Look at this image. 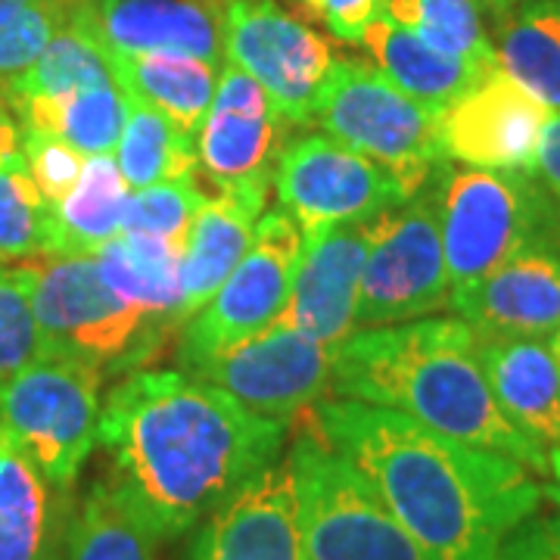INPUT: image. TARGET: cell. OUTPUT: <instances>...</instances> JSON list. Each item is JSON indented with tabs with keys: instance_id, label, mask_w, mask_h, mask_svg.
Here are the masks:
<instances>
[{
	"instance_id": "obj_46",
	"label": "cell",
	"mask_w": 560,
	"mask_h": 560,
	"mask_svg": "<svg viewBox=\"0 0 560 560\" xmlns=\"http://www.w3.org/2000/svg\"><path fill=\"white\" fill-rule=\"evenodd\" d=\"M548 346H551L555 359L560 361V327H558V330H555V334H551V337H548Z\"/></svg>"
},
{
	"instance_id": "obj_8",
	"label": "cell",
	"mask_w": 560,
	"mask_h": 560,
	"mask_svg": "<svg viewBox=\"0 0 560 560\" xmlns=\"http://www.w3.org/2000/svg\"><path fill=\"white\" fill-rule=\"evenodd\" d=\"M103 377L91 361L44 352L0 386V430L60 489L75 486L97 445Z\"/></svg>"
},
{
	"instance_id": "obj_3",
	"label": "cell",
	"mask_w": 560,
	"mask_h": 560,
	"mask_svg": "<svg viewBox=\"0 0 560 560\" xmlns=\"http://www.w3.org/2000/svg\"><path fill=\"white\" fill-rule=\"evenodd\" d=\"M334 399L393 408L442 436L548 474V455L508 420L480 361V334L464 318H420L355 330L340 342Z\"/></svg>"
},
{
	"instance_id": "obj_9",
	"label": "cell",
	"mask_w": 560,
	"mask_h": 560,
	"mask_svg": "<svg viewBox=\"0 0 560 560\" xmlns=\"http://www.w3.org/2000/svg\"><path fill=\"white\" fill-rule=\"evenodd\" d=\"M442 168L415 197L374 221L361 271L355 330L393 327L448 308L452 287L442 249Z\"/></svg>"
},
{
	"instance_id": "obj_15",
	"label": "cell",
	"mask_w": 560,
	"mask_h": 560,
	"mask_svg": "<svg viewBox=\"0 0 560 560\" xmlns=\"http://www.w3.org/2000/svg\"><path fill=\"white\" fill-rule=\"evenodd\" d=\"M548 116L533 94L495 69L442 109V153L467 168L533 175Z\"/></svg>"
},
{
	"instance_id": "obj_34",
	"label": "cell",
	"mask_w": 560,
	"mask_h": 560,
	"mask_svg": "<svg viewBox=\"0 0 560 560\" xmlns=\"http://www.w3.org/2000/svg\"><path fill=\"white\" fill-rule=\"evenodd\" d=\"M206 194L197 184V175H184L175 180H160L153 187L131 190L128 206H125V221L121 231H138V234H153L165 243L184 249V241L194 228V221L206 206Z\"/></svg>"
},
{
	"instance_id": "obj_39",
	"label": "cell",
	"mask_w": 560,
	"mask_h": 560,
	"mask_svg": "<svg viewBox=\"0 0 560 560\" xmlns=\"http://www.w3.org/2000/svg\"><path fill=\"white\" fill-rule=\"evenodd\" d=\"M501 560H560V514L539 511L508 539Z\"/></svg>"
},
{
	"instance_id": "obj_11",
	"label": "cell",
	"mask_w": 560,
	"mask_h": 560,
	"mask_svg": "<svg viewBox=\"0 0 560 560\" xmlns=\"http://www.w3.org/2000/svg\"><path fill=\"white\" fill-rule=\"evenodd\" d=\"M221 44L224 60L256 81L290 125L305 128L315 121L334 54L308 22L278 0H224Z\"/></svg>"
},
{
	"instance_id": "obj_28",
	"label": "cell",
	"mask_w": 560,
	"mask_h": 560,
	"mask_svg": "<svg viewBox=\"0 0 560 560\" xmlns=\"http://www.w3.org/2000/svg\"><path fill=\"white\" fill-rule=\"evenodd\" d=\"M16 116L22 128L50 131L84 156H101L119 147L128 119V94L116 81H106L60 101L22 103L16 106Z\"/></svg>"
},
{
	"instance_id": "obj_13",
	"label": "cell",
	"mask_w": 560,
	"mask_h": 560,
	"mask_svg": "<svg viewBox=\"0 0 560 560\" xmlns=\"http://www.w3.org/2000/svg\"><path fill=\"white\" fill-rule=\"evenodd\" d=\"M278 206L302 234L320 228L377 219L408 200L383 165L330 135H300L280 153L275 168Z\"/></svg>"
},
{
	"instance_id": "obj_24",
	"label": "cell",
	"mask_w": 560,
	"mask_h": 560,
	"mask_svg": "<svg viewBox=\"0 0 560 560\" xmlns=\"http://www.w3.org/2000/svg\"><path fill=\"white\" fill-rule=\"evenodd\" d=\"M361 44L386 79L433 109H445L448 103L458 101L464 91H470L482 75L495 72V69H480L474 62L445 57L427 40H420L415 32L401 28L386 16H381L364 32Z\"/></svg>"
},
{
	"instance_id": "obj_23",
	"label": "cell",
	"mask_w": 560,
	"mask_h": 560,
	"mask_svg": "<svg viewBox=\"0 0 560 560\" xmlns=\"http://www.w3.org/2000/svg\"><path fill=\"white\" fill-rule=\"evenodd\" d=\"M113 79L131 101L165 113L187 135L200 131L215 97L219 66L187 54H113Z\"/></svg>"
},
{
	"instance_id": "obj_12",
	"label": "cell",
	"mask_w": 560,
	"mask_h": 560,
	"mask_svg": "<svg viewBox=\"0 0 560 560\" xmlns=\"http://www.w3.org/2000/svg\"><path fill=\"white\" fill-rule=\"evenodd\" d=\"M337 355L340 346L308 340L283 324H271L184 374L219 386L259 418L290 423L324 399H334Z\"/></svg>"
},
{
	"instance_id": "obj_6",
	"label": "cell",
	"mask_w": 560,
	"mask_h": 560,
	"mask_svg": "<svg viewBox=\"0 0 560 560\" xmlns=\"http://www.w3.org/2000/svg\"><path fill=\"white\" fill-rule=\"evenodd\" d=\"M296 420L290 467L305 560H433L389 514L371 482L327 442L315 408Z\"/></svg>"
},
{
	"instance_id": "obj_47",
	"label": "cell",
	"mask_w": 560,
	"mask_h": 560,
	"mask_svg": "<svg viewBox=\"0 0 560 560\" xmlns=\"http://www.w3.org/2000/svg\"><path fill=\"white\" fill-rule=\"evenodd\" d=\"M558 3H560V0H558Z\"/></svg>"
},
{
	"instance_id": "obj_29",
	"label": "cell",
	"mask_w": 560,
	"mask_h": 560,
	"mask_svg": "<svg viewBox=\"0 0 560 560\" xmlns=\"http://www.w3.org/2000/svg\"><path fill=\"white\" fill-rule=\"evenodd\" d=\"M116 165L131 190L197 175V135H187L165 113L128 97V119L116 147Z\"/></svg>"
},
{
	"instance_id": "obj_35",
	"label": "cell",
	"mask_w": 560,
	"mask_h": 560,
	"mask_svg": "<svg viewBox=\"0 0 560 560\" xmlns=\"http://www.w3.org/2000/svg\"><path fill=\"white\" fill-rule=\"evenodd\" d=\"M72 7L75 0H40L32 7L0 13V88L3 91L22 79L32 69V62L44 54V47L69 25Z\"/></svg>"
},
{
	"instance_id": "obj_21",
	"label": "cell",
	"mask_w": 560,
	"mask_h": 560,
	"mask_svg": "<svg viewBox=\"0 0 560 560\" xmlns=\"http://www.w3.org/2000/svg\"><path fill=\"white\" fill-rule=\"evenodd\" d=\"M480 361L508 420L548 455L560 445V361L548 340L482 337Z\"/></svg>"
},
{
	"instance_id": "obj_4",
	"label": "cell",
	"mask_w": 560,
	"mask_h": 560,
	"mask_svg": "<svg viewBox=\"0 0 560 560\" xmlns=\"http://www.w3.org/2000/svg\"><path fill=\"white\" fill-rule=\"evenodd\" d=\"M20 268L28 278L44 352L91 361L103 374H125L147 364L175 334L121 300L94 256L40 253Z\"/></svg>"
},
{
	"instance_id": "obj_22",
	"label": "cell",
	"mask_w": 560,
	"mask_h": 560,
	"mask_svg": "<svg viewBox=\"0 0 560 560\" xmlns=\"http://www.w3.org/2000/svg\"><path fill=\"white\" fill-rule=\"evenodd\" d=\"M265 202V197L253 194H219L206 200L178 259L180 327L219 293L228 275L241 265Z\"/></svg>"
},
{
	"instance_id": "obj_20",
	"label": "cell",
	"mask_w": 560,
	"mask_h": 560,
	"mask_svg": "<svg viewBox=\"0 0 560 560\" xmlns=\"http://www.w3.org/2000/svg\"><path fill=\"white\" fill-rule=\"evenodd\" d=\"M72 489H60L0 430V560H66Z\"/></svg>"
},
{
	"instance_id": "obj_43",
	"label": "cell",
	"mask_w": 560,
	"mask_h": 560,
	"mask_svg": "<svg viewBox=\"0 0 560 560\" xmlns=\"http://www.w3.org/2000/svg\"><path fill=\"white\" fill-rule=\"evenodd\" d=\"M548 474H551L560 486V445H555V448L548 452Z\"/></svg>"
},
{
	"instance_id": "obj_25",
	"label": "cell",
	"mask_w": 560,
	"mask_h": 560,
	"mask_svg": "<svg viewBox=\"0 0 560 560\" xmlns=\"http://www.w3.org/2000/svg\"><path fill=\"white\" fill-rule=\"evenodd\" d=\"M128 197L131 187L121 178L116 160L109 153L88 156L79 184L50 206L47 253L94 256L121 234Z\"/></svg>"
},
{
	"instance_id": "obj_36",
	"label": "cell",
	"mask_w": 560,
	"mask_h": 560,
	"mask_svg": "<svg viewBox=\"0 0 560 560\" xmlns=\"http://www.w3.org/2000/svg\"><path fill=\"white\" fill-rule=\"evenodd\" d=\"M38 355H44V340L32 308L28 278L20 265H0V386Z\"/></svg>"
},
{
	"instance_id": "obj_1",
	"label": "cell",
	"mask_w": 560,
	"mask_h": 560,
	"mask_svg": "<svg viewBox=\"0 0 560 560\" xmlns=\"http://www.w3.org/2000/svg\"><path fill=\"white\" fill-rule=\"evenodd\" d=\"M287 427L184 371H131L103 401L97 442L128 511L153 539H178L280 460Z\"/></svg>"
},
{
	"instance_id": "obj_44",
	"label": "cell",
	"mask_w": 560,
	"mask_h": 560,
	"mask_svg": "<svg viewBox=\"0 0 560 560\" xmlns=\"http://www.w3.org/2000/svg\"><path fill=\"white\" fill-rule=\"evenodd\" d=\"M545 501H548V504H551V508H555V511L560 514V486L558 482H555V486H545Z\"/></svg>"
},
{
	"instance_id": "obj_10",
	"label": "cell",
	"mask_w": 560,
	"mask_h": 560,
	"mask_svg": "<svg viewBox=\"0 0 560 560\" xmlns=\"http://www.w3.org/2000/svg\"><path fill=\"white\" fill-rule=\"evenodd\" d=\"M302 256V231L287 209H268L256 221V234L241 265L228 275L219 293L180 327V371L234 349L280 318Z\"/></svg>"
},
{
	"instance_id": "obj_7",
	"label": "cell",
	"mask_w": 560,
	"mask_h": 560,
	"mask_svg": "<svg viewBox=\"0 0 560 560\" xmlns=\"http://www.w3.org/2000/svg\"><path fill=\"white\" fill-rule=\"evenodd\" d=\"M442 109L415 101L371 62L334 57L315 103L324 135L383 165L415 197L445 165L440 140Z\"/></svg>"
},
{
	"instance_id": "obj_16",
	"label": "cell",
	"mask_w": 560,
	"mask_h": 560,
	"mask_svg": "<svg viewBox=\"0 0 560 560\" xmlns=\"http://www.w3.org/2000/svg\"><path fill=\"white\" fill-rule=\"evenodd\" d=\"M374 221H352L302 234V256L287 305L275 324L302 337L340 346L355 334L361 271Z\"/></svg>"
},
{
	"instance_id": "obj_33",
	"label": "cell",
	"mask_w": 560,
	"mask_h": 560,
	"mask_svg": "<svg viewBox=\"0 0 560 560\" xmlns=\"http://www.w3.org/2000/svg\"><path fill=\"white\" fill-rule=\"evenodd\" d=\"M47 224L50 206L16 153L0 165V265L47 253Z\"/></svg>"
},
{
	"instance_id": "obj_31",
	"label": "cell",
	"mask_w": 560,
	"mask_h": 560,
	"mask_svg": "<svg viewBox=\"0 0 560 560\" xmlns=\"http://www.w3.org/2000/svg\"><path fill=\"white\" fill-rule=\"evenodd\" d=\"M153 533L128 511L109 480H97L72 511L66 560H153Z\"/></svg>"
},
{
	"instance_id": "obj_27",
	"label": "cell",
	"mask_w": 560,
	"mask_h": 560,
	"mask_svg": "<svg viewBox=\"0 0 560 560\" xmlns=\"http://www.w3.org/2000/svg\"><path fill=\"white\" fill-rule=\"evenodd\" d=\"M499 69L533 94L548 113H560V3L523 0L492 28Z\"/></svg>"
},
{
	"instance_id": "obj_17",
	"label": "cell",
	"mask_w": 560,
	"mask_h": 560,
	"mask_svg": "<svg viewBox=\"0 0 560 560\" xmlns=\"http://www.w3.org/2000/svg\"><path fill=\"white\" fill-rule=\"evenodd\" d=\"M224 0H75L69 25L113 54H187L219 66Z\"/></svg>"
},
{
	"instance_id": "obj_26",
	"label": "cell",
	"mask_w": 560,
	"mask_h": 560,
	"mask_svg": "<svg viewBox=\"0 0 560 560\" xmlns=\"http://www.w3.org/2000/svg\"><path fill=\"white\" fill-rule=\"evenodd\" d=\"M103 280L121 300L135 302L140 312L160 320L172 330H180V249L153 234L121 231L94 253Z\"/></svg>"
},
{
	"instance_id": "obj_41",
	"label": "cell",
	"mask_w": 560,
	"mask_h": 560,
	"mask_svg": "<svg viewBox=\"0 0 560 560\" xmlns=\"http://www.w3.org/2000/svg\"><path fill=\"white\" fill-rule=\"evenodd\" d=\"M20 140H22V125L16 109H13V101L10 94L0 88V165L20 153Z\"/></svg>"
},
{
	"instance_id": "obj_2",
	"label": "cell",
	"mask_w": 560,
	"mask_h": 560,
	"mask_svg": "<svg viewBox=\"0 0 560 560\" xmlns=\"http://www.w3.org/2000/svg\"><path fill=\"white\" fill-rule=\"evenodd\" d=\"M315 420L433 560H501L508 539L545 504V486L521 460L393 408L324 399Z\"/></svg>"
},
{
	"instance_id": "obj_5",
	"label": "cell",
	"mask_w": 560,
	"mask_h": 560,
	"mask_svg": "<svg viewBox=\"0 0 560 560\" xmlns=\"http://www.w3.org/2000/svg\"><path fill=\"white\" fill-rule=\"evenodd\" d=\"M440 221L452 296L533 246L560 243V202L526 172L445 162Z\"/></svg>"
},
{
	"instance_id": "obj_42",
	"label": "cell",
	"mask_w": 560,
	"mask_h": 560,
	"mask_svg": "<svg viewBox=\"0 0 560 560\" xmlns=\"http://www.w3.org/2000/svg\"><path fill=\"white\" fill-rule=\"evenodd\" d=\"M480 3L486 7V10H489L492 22H499V20H504V16H508L511 10H517L523 0H480Z\"/></svg>"
},
{
	"instance_id": "obj_14",
	"label": "cell",
	"mask_w": 560,
	"mask_h": 560,
	"mask_svg": "<svg viewBox=\"0 0 560 560\" xmlns=\"http://www.w3.org/2000/svg\"><path fill=\"white\" fill-rule=\"evenodd\" d=\"M290 121L268 94L237 66H224L215 97L197 131L202 172L221 194H253L268 200L280 153L290 143Z\"/></svg>"
},
{
	"instance_id": "obj_18",
	"label": "cell",
	"mask_w": 560,
	"mask_h": 560,
	"mask_svg": "<svg viewBox=\"0 0 560 560\" xmlns=\"http://www.w3.org/2000/svg\"><path fill=\"white\" fill-rule=\"evenodd\" d=\"M190 560H305L290 458L268 464L202 521Z\"/></svg>"
},
{
	"instance_id": "obj_37",
	"label": "cell",
	"mask_w": 560,
	"mask_h": 560,
	"mask_svg": "<svg viewBox=\"0 0 560 560\" xmlns=\"http://www.w3.org/2000/svg\"><path fill=\"white\" fill-rule=\"evenodd\" d=\"M20 153L25 172L32 175L47 206L60 202L79 184L81 168L88 160L72 143H66L50 131H38V128H22Z\"/></svg>"
},
{
	"instance_id": "obj_19",
	"label": "cell",
	"mask_w": 560,
	"mask_h": 560,
	"mask_svg": "<svg viewBox=\"0 0 560 560\" xmlns=\"http://www.w3.org/2000/svg\"><path fill=\"white\" fill-rule=\"evenodd\" d=\"M482 337L548 340L560 327V243L533 246L448 302Z\"/></svg>"
},
{
	"instance_id": "obj_32",
	"label": "cell",
	"mask_w": 560,
	"mask_h": 560,
	"mask_svg": "<svg viewBox=\"0 0 560 560\" xmlns=\"http://www.w3.org/2000/svg\"><path fill=\"white\" fill-rule=\"evenodd\" d=\"M106 81L116 79L101 47L75 32L72 25H66L60 35L44 47L38 60L32 62V69L7 88V94L16 109L22 103L60 101L75 91L106 84Z\"/></svg>"
},
{
	"instance_id": "obj_38",
	"label": "cell",
	"mask_w": 560,
	"mask_h": 560,
	"mask_svg": "<svg viewBox=\"0 0 560 560\" xmlns=\"http://www.w3.org/2000/svg\"><path fill=\"white\" fill-rule=\"evenodd\" d=\"M305 13L342 44H361L364 32L383 16L386 0H300Z\"/></svg>"
},
{
	"instance_id": "obj_40",
	"label": "cell",
	"mask_w": 560,
	"mask_h": 560,
	"mask_svg": "<svg viewBox=\"0 0 560 560\" xmlns=\"http://www.w3.org/2000/svg\"><path fill=\"white\" fill-rule=\"evenodd\" d=\"M533 175H539L545 190L560 202V113H551L545 128H541Z\"/></svg>"
},
{
	"instance_id": "obj_45",
	"label": "cell",
	"mask_w": 560,
	"mask_h": 560,
	"mask_svg": "<svg viewBox=\"0 0 560 560\" xmlns=\"http://www.w3.org/2000/svg\"><path fill=\"white\" fill-rule=\"evenodd\" d=\"M40 0H0V13H10V10H20V7H32Z\"/></svg>"
},
{
	"instance_id": "obj_30",
	"label": "cell",
	"mask_w": 560,
	"mask_h": 560,
	"mask_svg": "<svg viewBox=\"0 0 560 560\" xmlns=\"http://www.w3.org/2000/svg\"><path fill=\"white\" fill-rule=\"evenodd\" d=\"M383 16L415 32L420 40L445 57L474 62L480 69H499L495 40L489 28V10L480 0H386Z\"/></svg>"
}]
</instances>
